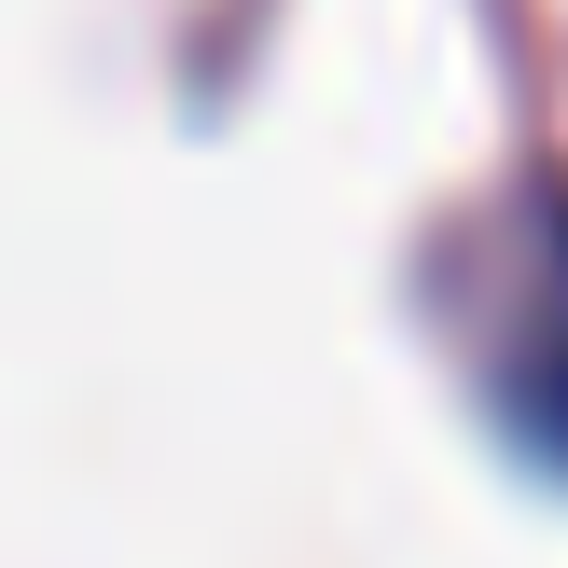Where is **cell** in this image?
Wrapping results in <instances>:
<instances>
[{"label":"cell","mask_w":568,"mask_h":568,"mask_svg":"<svg viewBox=\"0 0 568 568\" xmlns=\"http://www.w3.org/2000/svg\"><path fill=\"white\" fill-rule=\"evenodd\" d=\"M514 416H527V444L568 471V222H555V250L527 264V320H514Z\"/></svg>","instance_id":"1"}]
</instances>
